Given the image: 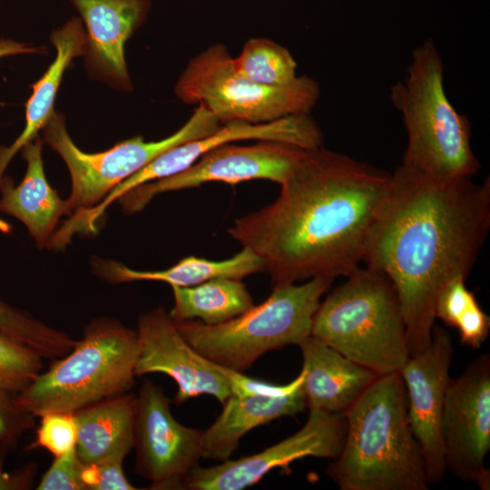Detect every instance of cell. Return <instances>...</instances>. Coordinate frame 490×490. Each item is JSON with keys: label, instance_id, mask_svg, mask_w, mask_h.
Instances as JSON below:
<instances>
[{"label": "cell", "instance_id": "cell-32", "mask_svg": "<svg viewBox=\"0 0 490 490\" xmlns=\"http://www.w3.org/2000/svg\"><path fill=\"white\" fill-rule=\"evenodd\" d=\"M124 457L111 456L91 465H83V481L86 490H135L122 469Z\"/></svg>", "mask_w": 490, "mask_h": 490}, {"label": "cell", "instance_id": "cell-23", "mask_svg": "<svg viewBox=\"0 0 490 490\" xmlns=\"http://www.w3.org/2000/svg\"><path fill=\"white\" fill-rule=\"evenodd\" d=\"M94 269L100 277L113 283L154 280L171 286L190 287L213 279L241 280L249 275L265 270V265L254 251L243 247L241 251L224 260L190 256L162 270H136L120 262L105 260H96Z\"/></svg>", "mask_w": 490, "mask_h": 490}, {"label": "cell", "instance_id": "cell-2", "mask_svg": "<svg viewBox=\"0 0 490 490\" xmlns=\"http://www.w3.org/2000/svg\"><path fill=\"white\" fill-rule=\"evenodd\" d=\"M489 229V178L436 183L403 165L392 174L362 261L393 283L409 356L430 344L439 292L468 276Z\"/></svg>", "mask_w": 490, "mask_h": 490}, {"label": "cell", "instance_id": "cell-10", "mask_svg": "<svg viewBox=\"0 0 490 490\" xmlns=\"http://www.w3.org/2000/svg\"><path fill=\"white\" fill-rule=\"evenodd\" d=\"M136 396L134 471L149 489H182L202 458L204 431L179 423L170 398L152 380L144 379Z\"/></svg>", "mask_w": 490, "mask_h": 490}, {"label": "cell", "instance_id": "cell-3", "mask_svg": "<svg viewBox=\"0 0 490 490\" xmlns=\"http://www.w3.org/2000/svg\"><path fill=\"white\" fill-rule=\"evenodd\" d=\"M339 455L326 469L341 490H427L399 372L378 376L345 413Z\"/></svg>", "mask_w": 490, "mask_h": 490}, {"label": "cell", "instance_id": "cell-17", "mask_svg": "<svg viewBox=\"0 0 490 490\" xmlns=\"http://www.w3.org/2000/svg\"><path fill=\"white\" fill-rule=\"evenodd\" d=\"M85 24V62L92 76L112 87L129 91L124 45L144 23L151 0H70Z\"/></svg>", "mask_w": 490, "mask_h": 490}, {"label": "cell", "instance_id": "cell-16", "mask_svg": "<svg viewBox=\"0 0 490 490\" xmlns=\"http://www.w3.org/2000/svg\"><path fill=\"white\" fill-rule=\"evenodd\" d=\"M136 377L163 373L178 389L177 404L200 395H211L222 405L230 396L221 367L196 351L181 336L170 313L162 308L142 313L137 320Z\"/></svg>", "mask_w": 490, "mask_h": 490}, {"label": "cell", "instance_id": "cell-30", "mask_svg": "<svg viewBox=\"0 0 490 490\" xmlns=\"http://www.w3.org/2000/svg\"><path fill=\"white\" fill-rule=\"evenodd\" d=\"M466 277L456 276L450 279L439 292L435 317L446 326L455 328L460 317L476 301L472 291L466 286Z\"/></svg>", "mask_w": 490, "mask_h": 490}, {"label": "cell", "instance_id": "cell-26", "mask_svg": "<svg viewBox=\"0 0 490 490\" xmlns=\"http://www.w3.org/2000/svg\"><path fill=\"white\" fill-rule=\"evenodd\" d=\"M0 331L29 346L43 358H62L75 343L67 332L54 328L1 299Z\"/></svg>", "mask_w": 490, "mask_h": 490}, {"label": "cell", "instance_id": "cell-13", "mask_svg": "<svg viewBox=\"0 0 490 490\" xmlns=\"http://www.w3.org/2000/svg\"><path fill=\"white\" fill-rule=\"evenodd\" d=\"M346 430L345 414L309 410L307 422L295 434L251 456L210 467L198 466L186 476L182 489L241 490L295 460L307 456L334 459L341 451Z\"/></svg>", "mask_w": 490, "mask_h": 490}, {"label": "cell", "instance_id": "cell-4", "mask_svg": "<svg viewBox=\"0 0 490 490\" xmlns=\"http://www.w3.org/2000/svg\"><path fill=\"white\" fill-rule=\"evenodd\" d=\"M390 100L407 133L403 166L436 183L479 172L469 119L446 96L444 64L432 39L414 49L404 79L390 88Z\"/></svg>", "mask_w": 490, "mask_h": 490}, {"label": "cell", "instance_id": "cell-15", "mask_svg": "<svg viewBox=\"0 0 490 490\" xmlns=\"http://www.w3.org/2000/svg\"><path fill=\"white\" fill-rule=\"evenodd\" d=\"M243 140H270L289 143L304 150L323 147V134L310 114L286 116L270 122H230L213 132L176 145L158 155L140 171L119 183L92 209L101 217L107 207L129 191L150 181L175 175L210 150Z\"/></svg>", "mask_w": 490, "mask_h": 490}, {"label": "cell", "instance_id": "cell-35", "mask_svg": "<svg viewBox=\"0 0 490 490\" xmlns=\"http://www.w3.org/2000/svg\"><path fill=\"white\" fill-rule=\"evenodd\" d=\"M6 448L0 447V490H26L33 486L37 472V465L26 464L20 468L7 472L4 469Z\"/></svg>", "mask_w": 490, "mask_h": 490}, {"label": "cell", "instance_id": "cell-14", "mask_svg": "<svg viewBox=\"0 0 490 490\" xmlns=\"http://www.w3.org/2000/svg\"><path fill=\"white\" fill-rule=\"evenodd\" d=\"M453 350L449 332L435 325L428 347L410 356L399 370L409 425L420 446L429 484L440 483L446 472L441 423Z\"/></svg>", "mask_w": 490, "mask_h": 490}, {"label": "cell", "instance_id": "cell-19", "mask_svg": "<svg viewBox=\"0 0 490 490\" xmlns=\"http://www.w3.org/2000/svg\"><path fill=\"white\" fill-rule=\"evenodd\" d=\"M22 150L25 174L18 185L10 177H3L0 211L23 222L39 247L50 246L60 218L70 215L68 205L45 178L40 138L35 137Z\"/></svg>", "mask_w": 490, "mask_h": 490}, {"label": "cell", "instance_id": "cell-33", "mask_svg": "<svg viewBox=\"0 0 490 490\" xmlns=\"http://www.w3.org/2000/svg\"><path fill=\"white\" fill-rule=\"evenodd\" d=\"M221 367V372L229 381L231 395L245 397L250 395H283L292 391L303 381L302 370L299 376L286 385H277L248 377L244 372H238L230 368Z\"/></svg>", "mask_w": 490, "mask_h": 490}, {"label": "cell", "instance_id": "cell-5", "mask_svg": "<svg viewBox=\"0 0 490 490\" xmlns=\"http://www.w3.org/2000/svg\"><path fill=\"white\" fill-rule=\"evenodd\" d=\"M347 278L319 303L310 336L379 376L399 372L410 356L393 283L368 267Z\"/></svg>", "mask_w": 490, "mask_h": 490}, {"label": "cell", "instance_id": "cell-37", "mask_svg": "<svg viewBox=\"0 0 490 490\" xmlns=\"http://www.w3.org/2000/svg\"><path fill=\"white\" fill-rule=\"evenodd\" d=\"M11 230V225L6 220L0 218V231L3 233H9Z\"/></svg>", "mask_w": 490, "mask_h": 490}, {"label": "cell", "instance_id": "cell-31", "mask_svg": "<svg viewBox=\"0 0 490 490\" xmlns=\"http://www.w3.org/2000/svg\"><path fill=\"white\" fill-rule=\"evenodd\" d=\"M34 418L17 406L15 394L0 389V447L15 448L22 436L34 427Z\"/></svg>", "mask_w": 490, "mask_h": 490}, {"label": "cell", "instance_id": "cell-22", "mask_svg": "<svg viewBox=\"0 0 490 490\" xmlns=\"http://www.w3.org/2000/svg\"><path fill=\"white\" fill-rule=\"evenodd\" d=\"M51 42L56 55L43 76L32 85L25 105L24 128L10 146L0 148V181L15 155L38 136L54 113L56 93L66 68L74 58L85 54L86 31L80 19L73 18L53 32Z\"/></svg>", "mask_w": 490, "mask_h": 490}, {"label": "cell", "instance_id": "cell-9", "mask_svg": "<svg viewBox=\"0 0 490 490\" xmlns=\"http://www.w3.org/2000/svg\"><path fill=\"white\" fill-rule=\"evenodd\" d=\"M220 124L204 105L198 104L189 120L162 140L146 142L137 136L96 153L83 152L75 145L61 113L54 112L42 130L45 142L59 153L69 170L72 191L66 202L71 215L77 210L97 205L119 183L161 153L185 142L206 136Z\"/></svg>", "mask_w": 490, "mask_h": 490}, {"label": "cell", "instance_id": "cell-28", "mask_svg": "<svg viewBox=\"0 0 490 490\" xmlns=\"http://www.w3.org/2000/svg\"><path fill=\"white\" fill-rule=\"evenodd\" d=\"M39 418L35 439L27 449L44 448L58 457L75 448L77 425L74 412L49 411Z\"/></svg>", "mask_w": 490, "mask_h": 490}, {"label": "cell", "instance_id": "cell-1", "mask_svg": "<svg viewBox=\"0 0 490 490\" xmlns=\"http://www.w3.org/2000/svg\"><path fill=\"white\" fill-rule=\"evenodd\" d=\"M392 174L323 147L306 150L275 201L229 234L264 262L273 285L347 277L359 267Z\"/></svg>", "mask_w": 490, "mask_h": 490}, {"label": "cell", "instance_id": "cell-18", "mask_svg": "<svg viewBox=\"0 0 490 490\" xmlns=\"http://www.w3.org/2000/svg\"><path fill=\"white\" fill-rule=\"evenodd\" d=\"M306 407L345 414L379 376L311 336L299 345Z\"/></svg>", "mask_w": 490, "mask_h": 490}, {"label": "cell", "instance_id": "cell-7", "mask_svg": "<svg viewBox=\"0 0 490 490\" xmlns=\"http://www.w3.org/2000/svg\"><path fill=\"white\" fill-rule=\"evenodd\" d=\"M333 280L330 277H315L300 285H274L265 301L226 322L207 325L190 319L175 322L176 327L206 358L245 372L266 352L299 346L310 337L320 298Z\"/></svg>", "mask_w": 490, "mask_h": 490}, {"label": "cell", "instance_id": "cell-27", "mask_svg": "<svg viewBox=\"0 0 490 490\" xmlns=\"http://www.w3.org/2000/svg\"><path fill=\"white\" fill-rule=\"evenodd\" d=\"M43 358L32 348L0 331V389L17 394L43 371Z\"/></svg>", "mask_w": 490, "mask_h": 490}, {"label": "cell", "instance_id": "cell-34", "mask_svg": "<svg viewBox=\"0 0 490 490\" xmlns=\"http://www.w3.org/2000/svg\"><path fill=\"white\" fill-rule=\"evenodd\" d=\"M455 328L459 332L462 344L478 348L488 337L490 318L475 302L460 317Z\"/></svg>", "mask_w": 490, "mask_h": 490}, {"label": "cell", "instance_id": "cell-11", "mask_svg": "<svg viewBox=\"0 0 490 490\" xmlns=\"http://www.w3.org/2000/svg\"><path fill=\"white\" fill-rule=\"evenodd\" d=\"M305 151L270 140H260L250 145L224 143L204 153L184 171L142 184L119 201L124 212L132 214L142 211L162 192L195 188L211 181L237 184L251 180H269L280 185Z\"/></svg>", "mask_w": 490, "mask_h": 490}, {"label": "cell", "instance_id": "cell-8", "mask_svg": "<svg viewBox=\"0 0 490 490\" xmlns=\"http://www.w3.org/2000/svg\"><path fill=\"white\" fill-rule=\"evenodd\" d=\"M174 93L185 103L204 105L221 124L262 123L310 114L320 97L319 84L307 75L283 87L253 82L236 70L222 44L206 48L187 64Z\"/></svg>", "mask_w": 490, "mask_h": 490}, {"label": "cell", "instance_id": "cell-24", "mask_svg": "<svg viewBox=\"0 0 490 490\" xmlns=\"http://www.w3.org/2000/svg\"><path fill=\"white\" fill-rule=\"evenodd\" d=\"M171 287L174 306L169 313L175 322L199 318L204 324L217 325L254 306L240 279L221 278L190 287Z\"/></svg>", "mask_w": 490, "mask_h": 490}, {"label": "cell", "instance_id": "cell-36", "mask_svg": "<svg viewBox=\"0 0 490 490\" xmlns=\"http://www.w3.org/2000/svg\"><path fill=\"white\" fill-rule=\"evenodd\" d=\"M39 52H41V48L39 47H33L26 44L11 39L0 40V58L10 55L34 54Z\"/></svg>", "mask_w": 490, "mask_h": 490}, {"label": "cell", "instance_id": "cell-21", "mask_svg": "<svg viewBox=\"0 0 490 490\" xmlns=\"http://www.w3.org/2000/svg\"><path fill=\"white\" fill-rule=\"evenodd\" d=\"M137 396L125 393L74 411L75 450L80 461L91 465L111 456H126L134 443Z\"/></svg>", "mask_w": 490, "mask_h": 490}, {"label": "cell", "instance_id": "cell-29", "mask_svg": "<svg viewBox=\"0 0 490 490\" xmlns=\"http://www.w3.org/2000/svg\"><path fill=\"white\" fill-rule=\"evenodd\" d=\"M83 464L75 448L54 457L50 467L42 476L36 490H86L83 481Z\"/></svg>", "mask_w": 490, "mask_h": 490}, {"label": "cell", "instance_id": "cell-12", "mask_svg": "<svg viewBox=\"0 0 490 490\" xmlns=\"http://www.w3.org/2000/svg\"><path fill=\"white\" fill-rule=\"evenodd\" d=\"M446 470L480 489L490 487L485 459L490 449V357L483 354L450 378L442 415Z\"/></svg>", "mask_w": 490, "mask_h": 490}, {"label": "cell", "instance_id": "cell-20", "mask_svg": "<svg viewBox=\"0 0 490 490\" xmlns=\"http://www.w3.org/2000/svg\"><path fill=\"white\" fill-rule=\"evenodd\" d=\"M222 411L203 434L202 458L215 461L230 459L240 438L251 429L306 408L302 383L283 395H231Z\"/></svg>", "mask_w": 490, "mask_h": 490}, {"label": "cell", "instance_id": "cell-6", "mask_svg": "<svg viewBox=\"0 0 490 490\" xmlns=\"http://www.w3.org/2000/svg\"><path fill=\"white\" fill-rule=\"evenodd\" d=\"M138 353L135 330L113 318H94L69 353L15 395V403L39 417L128 393L135 385Z\"/></svg>", "mask_w": 490, "mask_h": 490}, {"label": "cell", "instance_id": "cell-25", "mask_svg": "<svg viewBox=\"0 0 490 490\" xmlns=\"http://www.w3.org/2000/svg\"><path fill=\"white\" fill-rule=\"evenodd\" d=\"M233 64L240 74L266 86H287L298 78L290 52L268 38L249 39Z\"/></svg>", "mask_w": 490, "mask_h": 490}]
</instances>
